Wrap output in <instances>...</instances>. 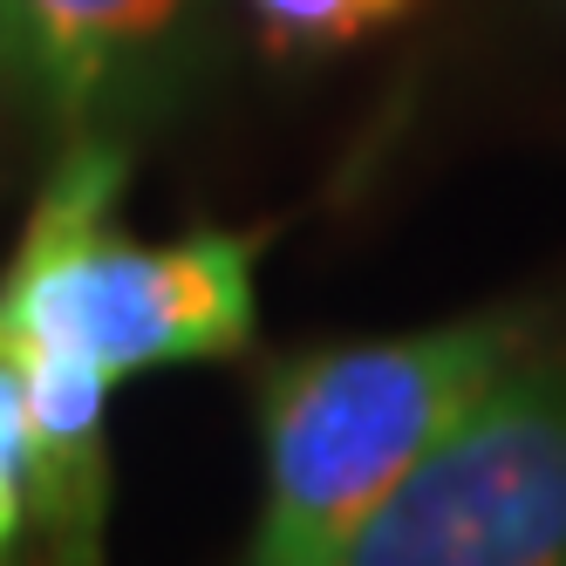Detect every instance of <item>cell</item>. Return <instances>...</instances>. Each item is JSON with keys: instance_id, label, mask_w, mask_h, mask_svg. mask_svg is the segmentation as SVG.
<instances>
[{"instance_id": "1", "label": "cell", "mask_w": 566, "mask_h": 566, "mask_svg": "<svg viewBox=\"0 0 566 566\" xmlns=\"http://www.w3.org/2000/svg\"><path fill=\"white\" fill-rule=\"evenodd\" d=\"M533 335V307H484L389 342L280 355L260 376V518L247 566H335Z\"/></svg>"}, {"instance_id": "2", "label": "cell", "mask_w": 566, "mask_h": 566, "mask_svg": "<svg viewBox=\"0 0 566 566\" xmlns=\"http://www.w3.org/2000/svg\"><path fill=\"white\" fill-rule=\"evenodd\" d=\"M130 157L116 137H69L0 273V328L28 348L90 355L109 376L219 361L253 342L260 232H185L144 247L116 226Z\"/></svg>"}, {"instance_id": "3", "label": "cell", "mask_w": 566, "mask_h": 566, "mask_svg": "<svg viewBox=\"0 0 566 566\" xmlns=\"http://www.w3.org/2000/svg\"><path fill=\"white\" fill-rule=\"evenodd\" d=\"M335 566H566V328L533 335Z\"/></svg>"}, {"instance_id": "4", "label": "cell", "mask_w": 566, "mask_h": 566, "mask_svg": "<svg viewBox=\"0 0 566 566\" xmlns=\"http://www.w3.org/2000/svg\"><path fill=\"white\" fill-rule=\"evenodd\" d=\"M191 0H0V75L75 137L171 75Z\"/></svg>"}, {"instance_id": "5", "label": "cell", "mask_w": 566, "mask_h": 566, "mask_svg": "<svg viewBox=\"0 0 566 566\" xmlns=\"http://www.w3.org/2000/svg\"><path fill=\"white\" fill-rule=\"evenodd\" d=\"M28 423H34V492L28 525L42 539V566H103L109 518V451H103V396L109 369L69 348H28Z\"/></svg>"}, {"instance_id": "6", "label": "cell", "mask_w": 566, "mask_h": 566, "mask_svg": "<svg viewBox=\"0 0 566 566\" xmlns=\"http://www.w3.org/2000/svg\"><path fill=\"white\" fill-rule=\"evenodd\" d=\"M417 8L423 0H247V14L273 55H335L410 21Z\"/></svg>"}, {"instance_id": "7", "label": "cell", "mask_w": 566, "mask_h": 566, "mask_svg": "<svg viewBox=\"0 0 566 566\" xmlns=\"http://www.w3.org/2000/svg\"><path fill=\"white\" fill-rule=\"evenodd\" d=\"M28 492H34L28 361H21V342L0 328V553H14V539L28 533Z\"/></svg>"}, {"instance_id": "8", "label": "cell", "mask_w": 566, "mask_h": 566, "mask_svg": "<svg viewBox=\"0 0 566 566\" xmlns=\"http://www.w3.org/2000/svg\"><path fill=\"white\" fill-rule=\"evenodd\" d=\"M0 559H8V553H0Z\"/></svg>"}]
</instances>
